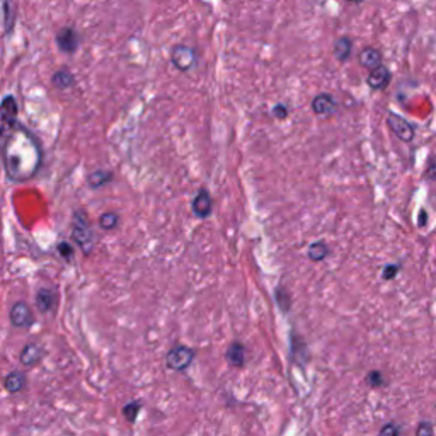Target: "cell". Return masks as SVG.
Segmentation results:
<instances>
[{
    "mask_svg": "<svg viewBox=\"0 0 436 436\" xmlns=\"http://www.w3.org/2000/svg\"><path fill=\"white\" fill-rule=\"evenodd\" d=\"M0 140V157L9 181H31L43 166V148L36 135L24 125L16 123Z\"/></svg>",
    "mask_w": 436,
    "mask_h": 436,
    "instance_id": "1",
    "label": "cell"
},
{
    "mask_svg": "<svg viewBox=\"0 0 436 436\" xmlns=\"http://www.w3.org/2000/svg\"><path fill=\"white\" fill-rule=\"evenodd\" d=\"M72 239L86 256H91L94 252L98 237H95L89 217L84 210H77L72 215Z\"/></svg>",
    "mask_w": 436,
    "mask_h": 436,
    "instance_id": "2",
    "label": "cell"
},
{
    "mask_svg": "<svg viewBox=\"0 0 436 436\" xmlns=\"http://www.w3.org/2000/svg\"><path fill=\"white\" fill-rule=\"evenodd\" d=\"M19 104L14 95H6L0 102V139L6 137L17 123Z\"/></svg>",
    "mask_w": 436,
    "mask_h": 436,
    "instance_id": "3",
    "label": "cell"
},
{
    "mask_svg": "<svg viewBox=\"0 0 436 436\" xmlns=\"http://www.w3.org/2000/svg\"><path fill=\"white\" fill-rule=\"evenodd\" d=\"M194 351L191 348L182 346V344H176L171 348L169 353L166 355V366L172 372H185L187 366L193 363Z\"/></svg>",
    "mask_w": 436,
    "mask_h": 436,
    "instance_id": "4",
    "label": "cell"
},
{
    "mask_svg": "<svg viewBox=\"0 0 436 436\" xmlns=\"http://www.w3.org/2000/svg\"><path fill=\"white\" fill-rule=\"evenodd\" d=\"M55 41L60 52L65 53V55H74V53L79 52L82 38H80L77 29L72 28V26H65V28L56 33Z\"/></svg>",
    "mask_w": 436,
    "mask_h": 436,
    "instance_id": "5",
    "label": "cell"
},
{
    "mask_svg": "<svg viewBox=\"0 0 436 436\" xmlns=\"http://www.w3.org/2000/svg\"><path fill=\"white\" fill-rule=\"evenodd\" d=\"M9 320L14 327L17 329H29L34 324L33 309L29 307L28 302L19 300L10 307Z\"/></svg>",
    "mask_w": 436,
    "mask_h": 436,
    "instance_id": "6",
    "label": "cell"
},
{
    "mask_svg": "<svg viewBox=\"0 0 436 436\" xmlns=\"http://www.w3.org/2000/svg\"><path fill=\"white\" fill-rule=\"evenodd\" d=\"M171 62L179 72H187L196 63V52L186 45H176L171 52Z\"/></svg>",
    "mask_w": 436,
    "mask_h": 436,
    "instance_id": "7",
    "label": "cell"
},
{
    "mask_svg": "<svg viewBox=\"0 0 436 436\" xmlns=\"http://www.w3.org/2000/svg\"><path fill=\"white\" fill-rule=\"evenodd\" d=\"M387 126L392 130L394 135L399 140H403L404 143H411L414 140V126L409 123L407 120L396 113H389L387 114Z\"/></svg>",
    "mask_w": 436,
    "mask_h": 436,
    "instance_id": "8",
    "label": "cell"
},
{
    "mask_svg": "<svg viewBox=\"0 0 436 436\" xmlns=\"http://www.w3.org/2000/svg\"><path fill=\"white\" fill-rule=\"evenodd\" d=\"M45 353H47V351H45L43 344L31 341L24 344V348H22L21 353H19V363H21L22 366H26V368H33V366L40 365V363L43 361Z\"/></svg>",
    "mask_w": 436,
    "mask_h": 436,
    "instance_id": "9",
    "label": "cell"
},
{
    "mask_svg": "<svg viewBox=\"0 0 436 436\" xmlns=\"http://www.w3.org/2000/svg\"><path fill=\"white\" fill-rule=\"evenodd\" d=\"M191 208H193V213L201 220L208 218L212 215V210H213V200H212V194L208 193L206 187H201L198 189L196 196L193 198V203H191Z\"/></svg>",
    "mask_w": 436,
    "mask_h": 436,
    "instance_id": "10",
    "label": "cell"
},
{
    "mask_svg": "<svg viewBox=\"0 0 436 436\" xmlns=\"http://www.w3.org/2000/svg\"><path fill=\"white\" fill-rule=\"evenodd\" d=\"M312 111L317 116L329 118L334 114L336 111V99L331 94L320 93L312 99Z\"/></svg>",
    "mask_w": 436,
    "mask_h": 436,
    "instance_id": "11",
    "label": "cell"
},
{
    "mask_svg": "<svg viewBox=\"0 0 436 436\" xmlns=\"http://www.w3.org/2000/svg\"><path fill=\"white\" fill-rule=\"evenodd\" d=\"M390 79H392V75H390L389 68L385 65H380V67L370 70V75L366 77V84H368L370 89L384 91L389 86Z\"/></svg>",
    "mask_w": 436,
    "mask_h": 436,
    "instance_id": "12",
    "label": "cell"
},
{
    "mask_svg": "<svg viewBox=\"0 0 436 436\" xmlns=\"http://www.w3.org/2000/svg\"><path fill=\"white\" fill-rule=\"evenodd\" d=\"M34 304H36V309L41 313L53 312V309L56 307V292L52 288H40L36 292Z\"/></svg>",
    "mask_w": 436,
    "mask_h": 436,
    "instance_id": "13",
    "label": "cell"
},
{
    "mask_svg": "<svg viewBox=\"0 0 436 436\" xmlns=\"http://www.w3.org/2000/svg\"><path fill=\"white\" fill-rule=\"evenodd\" d=\"M26 385H28V378H26L24 373L19 372V370H14V372L7 373L3 377V389L9 394L22 392L26 389Z\"/></svg>",
    "mask_w": 436,
    "mask_h": 436,
    "instance_id": "14",
    "label": "cell"
},
{
    "mask_svg": "<svg viewBox=\"0 0 436 436\" xmlns=\"http://www.w3.org/2000/svg\"><path fill=\"white\" fill-rule=\"evenodd\" d=\"M2 17H3V31H6V34H10L14 31L17 17L16 0H2Z\"/></svg>",
    "mask_w": 436,
    "mask_h": 436,
    "instance_id": "15",
    "label": "cell"
},
{
    "mask_svg": "<svg viewBox=\"0 0 436 436\" xmlns=\"http://www.w3.org/2000/svg\"><path fill=\"white\" fill-rule=\"evenodd\" d=\"M358 60H359V65H361L363 68L373 70V68L380 67L382 65V53L373 47H365L361 49V52H359Z\"/></svg>",
    "mask_w": 436,
    "mask_h": 436,
    "instance_id": "16",
    "label": "cell"
},
{
    "mask_svg": "<svg viewBox=\"0 0 436 436\" xmlns=\"http://www.w3.org/2000/svg\"><path fill=\"white\" fill-rule=\"evenodd\" d=\"M225 359L228 361V365L235 366V368L244 366V363H246V348H244V344L239 341L232 343L227 348V351H225Z\"/></svg>",
    "mask_w": 436,
    "mask_h": 436,
    "instance_id": "17",
    "label": "cell"
},
{
    "mask_svg": "<svg viewBox=\"0 0 436 436\" xmlns=\"http://www.w3.org/2000/svg\"><path fill=\"white\" fill-rule=\"evenodd\" d=\"M351 52H353V40L348 36H341L334 41V47H332V53H334L336 60L338 62H348L351 56Z\"/></svg>",
    "mask_w": 436,
    "mask_h": 436,
    "instance_id": "18",
    "label": "cell"
},
{
    "mask_svg": "<svg viewBox=\"0 0 436 436\" xmlns=\"http://www.w3.org/2000/svg\"><path fill=\"white\" fill-rule=\"evenodd\" d=\"M113 179H114V174L111 171L98 169V171H93L89 176H87V185L93 187V189H101V187L108 186Z\"/></svg>",
    "mask_w": 436,
    "mask_h": 436,
    "instance_id": "19",
    "label": "cell"
},
{
    "mask_svg": "<svg viewBox=\"0 0 436 436\" xmlns=\"http://www.w3.org/2000/svg\"><path fill=\"white\" fill-rule=\"evenodd\" d=\"M52 82H53V86L56 87V89L67 91V89H72V87L75 86V77H74V74L68 70V68H60V70H56L55 74H53Z\"/></svg>",
    "mask_w": 436,
    "mask_h": 436,
    "instance_id": "20",
    "label": "cell"
},
{
    "mask_svg": "<svg viewBox=\"0 0 436 436\" xmlns=\"http://www.w3.org/2000/svg\"><path fill=\"white\" fill-rule=\"evenodd\" d=\"M307 256L309 259L313 263H320L329 256V247L326 242L319 240V242H312L307 249Z\"/></svg>",
    "mask_w": 436,
    "mask_h": 436,
    "instance_id": "21",
    "label": "cell"
},
{
    "mask_svg": "<svg viewBox=\"0 0 436 436\" xmlns=\"http://www.w3.org/2000/svg\"><path fill=\"white\" fill-rule=\"evenodd\" d=\"M120 215L116 212H104L99 217V227L102 231H114V228L120 227Z\"/></svg>",
    "mask_w": 436,
    "mask_h": 436,
    "instance_id": "22",
    "label": "cell"
},
{
    "mask_svg": "<svg viewBox=\"0 0 436 436\" xmlns=\"http://www.w3.org/2000/svg\"><path fill=\"white\" fill-rule=\"evenodd\" d=\"M140 411H141V400H130L128 404L123 405L121 414H123V418L128 421L130 424H133L137 421V418H139Z\"/></svg>",
    "mask_w": 436,
    "mask_h": 436,
    "instance_id": "23",
    "label": "cell"
},
{
    "mask_svg": "<svg viewBox=\"0 0 436 436\" xmlns=\"http://www.w3.org/2000/svg\"><path fill=\"white\" fill-rule=\"evenodd\" d=\"M277 302H278V307H280L283 312L290 311V305H292V297H290L288 290H286L285 286H278L277 288Z\"/></svg>",
    "mask_w": 436,
    "mask_h": 436,
    "instance_id": "24",
    "label": "cell"
},
{
    "mask_svg": "<svg viewBox=\"0 0 436 436\" xmlns=\"http://www.w3.org/2000/svg\"><path fill=\"white\" fill-rule=\"evenodd\" d=\"M56 251H59V256L63 261L70 263L74 259V246L68 240H60L59 246H56Z\"/></svg>",
    "mask_w": 436,
    "mask_h": 436,
    "instance_id": "25",
    "label": "cell"
},
{
    "mask_svg": "<svg viewBox=\"0 0 436 436\" xmlns=\"http://www.w3.org/2000/svg\"><path fill=\"white\" fill-rule=\"evenodd\" d=\"M400 435V426L396 423H387L382 426L378 436H399Z\"/></svg>",
    "mask_w": 436,
    "mask_h": 436,
    "instance_id": "26",
    "label": "cell"
},
{
    "mask_svg": "<svg viewBox=\"0 0 436 436\" xmlns=\"http://www.w3.org/2000/svg\"><path fill=\"white\" fill-rule=\"evenodd\" d=\"M433 435H435L433 424L428 423V421H421L418 428H416V436H433Z\"/></svg>",
    "mask_w": 436,
    "mask_h": 436,
    "instance_id": "27",
    "label": "cell"
},
{
    "mask_svg": "<svg viewBox=\"0 0 436 436\" xmlns=\"http://www.w3.org/2000/svg\"><path fill=\"white\" fill-rule=\"evenodd\" d=\"M366 382H368L372 387H382L384 385V377H382V373L378 372V370H375V372H370L368 377H366Z\"/></svg>",
    "mask_w": 436,
    "mask_h": 436,
    "instance_id": "28",
    "label": "cell"
},
{
    "mask_svg": "<svg viewBox=\"0 0 436 436\" xmlns=\"http://www.w3.org/2000/svg\"><path fill=\"white\" fill-rule=\"evenodd\" d=\"M399 271H400L399 265H387L384 267V271H382V278H384V280H394Z\"/></svg>",
    "mask_w": 436,
    "mask_h": 436,
    "instance_id": "29",
    "label": "cell"
},
{
    "mask_svg": "<svg viewBox=\"0 0 436 436\" xmlns=\"http://www.w3.org/2000/svg\"><path fill=\"white\" fill-rule=\"evenodd\" d=\"M288 108H286L283 102H280V104L273 106V116L277 118V120H285V118H288Z\"/></svg>",
    "mask_w": 436,
    "mask_h": 436,
    "instance_id": "30",
    "label": "cell"
},
{
    "mask_svg": "<svg viewBox=\"0 0 436 436\" xmlns=\"http://www.w3.org/2000/svg\"><path fill=\"white\" fill-rule=\"evenodd\" d=\"M424 178L430 179V181H436V162H431L428 166L426 172H424Z\"/></svg>",
    "mask_w": 436,
    "mask_h": 436,
    "instance_id": "31",
    "label": "cell"
},
{
    "mask_svg": "<svg viewBox=\"0 0 436 436\" xmlns=\"http://www.w3.org/2000/svg\"><path fill=\"white\" fill-rule=\"evenodd\" d=\"M426 221H428V213L424 212V210H421V212H419V218H418L419 227H424V225H426Z\"/></svg>",
    "mask_w": 436,
    "mask_h": 436,
    "instance_id": "32",
    "label": "cell"
},
{
    "mask_svg": "<svg viewBox=\"0 0 436 436\" xmlns=\"http://www.w3.org/2000/svg\"><path fill=\"white\" fill-rule=\"evenodd\" d=\"M346 2H350V3H361L363 0H346Z\"/></svg>",
    "mask_w": 436,
    "mask_h": 436,
    "instance_id": "33",
    "label": "cell"
}]
</instances>
